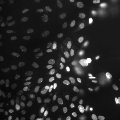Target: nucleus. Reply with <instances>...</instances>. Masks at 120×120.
I'll list each match as a JSON object with an SVG mask.
<instances>
[{"label":"nucleus","mask_w":120,"mask_h":120,"mask_svg":"<svg viewBox=\"0 0 120 120\" xmlns=\"http://www.w3.org/2000/svg\"><path fill=\"white\" fill-rule=\"evenodd\" d=\"M100 68V64L98 61H93L90 62L83 69V72L86 75H89L90 73H94L95 69H98Z\"/></svg>","instance_id":"f257e3e1"},{"label":"nucleus","mask_w":120,"mask_h":120,"mask_svg":"<svg viewBox=\"0 0 120 120\" xmlns=\"http://www.w3.org/2000/svg\"><path fill=\"white\" fill-rule=\"evenodd\" d=\"M105 91V97L108 99H111L113 96L114 87L112 83H109L106 86Z\"/></svg>","instance_id":"f03ea898"},{"label":"nucleus","mask_w":120,"mask_h":120,"mask_svg":"<svg viewBox=\"0 0 120 120\" xmlns=\"http://www.w3.org/2000/svg\"><path fill=\"white\" fill-rule=\"evenodd\" d=\"M40 96L45 103L51 104L53 101V98L52 96L51 95L47 92H41L40 94Z\"/></svg>","instance_id":"7ed1b4c3"},{"label":"nucleus","mask_w":120,"mask_h":120,"mask_svg":"<svg viewBox=\"0 0 120 120\" xmlns=\"http://www.w3.org/2000/svg\"><path fill=\"white\" fill-rule=\"evenodd\" d=\"M56 39V37L55 35L53 34H49L45 36L42 40V41L44 43L49 44L55 41Z\"/></svg>","instance_id":"20e7f679"},{"label":"nucleus","mask_w":120,"mask_h":120,"mask_svg":"<svg viewBox=\"0 0 120 120\" xmlns=\"http://www.w3.org/2000/svg\"><path fill=\"white\" fill-rule=\"evenodd\" d=\"M67 60L65 58L63 57H59L55 60L54 63V65L56 67H59L67 64Z\"/></svg>","instance_id":"39448f33"},{"label":"nucleus","mask_w":120,"mask_h":120,"mask_svg":"<svg viewBox=\"0 0 120 120\" xmlns=\"http://www.w3.org/2000/svg\"><path fill=\"white\" fill-rule=\"evenodd\" d=\"M91 16L94 21L98 23L99 24L101 25V24H102L104 23V20L103 18L101 17L100 14L98 13H92L91 14Z\"/></svg>","instance_id":"423d86ee"},{"label":"nucleus","mask_w":120,"mask_h":120,"mask_svg":"<svg viewBox=\"0 0 120 120\" xmlns=\"http://www.w3.org/2000/svg\"><path fill=\"white\" fill-rule=\"evenodd\" d=\"M24 109L26 111L29 112L34 114H37L39 112L38 109L30 105H25L24 107Z\"/></svg>","instance_id":"0eeeda50"},{"label":"nucleus","mask_w":120,"mask_h":120,"mask_svg":"<svg viewBox=\"0 0 120 120\" xmlns=\"http://www.w3.org/2000/svg\"><path fill=\"white\" fill-rule=\"evenodd\" d=\"M61 77V73L59 72H55L48 73L46 77L51 80H57Z\"/></svg>","instance_id":"6e6552de"},{"label":"nucleus","mask_w":120,"mask_h":120,"mask_svg":"<svg viewBox=\"0 0 120 120\" xmlns=\"http://www.w3.org/2000/svg\"><path fill=\"white\" fill-rule=\"evenodd\" d=\"M87 109V106L85 105H82L79 106L77 107L72 108V111L74 113H82L86 110Z\"/></svg>","instance_id":"1a4fd4ad"},{"label":"nucleus","mask_w":120,"mask_h":120,"mask_svg":"<svg viewBox=\"0 0 120 120\" xmlns=\"http://www.w3.org/2000/svg\"><path fill=\"white\" fill-rule=\"evenodd\" d=\"M31 45V43L29 42H27L24 44L23 45L19 46L16 48V50L19 52L25 51L28 49Z\"/></svg>","instance_id":"9d476101"},{"label":"nucleus","mask_w":120,"mask_h":120,"mask_svg":"<svg viewBox=\"0 0 120 120\" xmlns=\"http://www.w3.org/2000/svg\"><path fill=\"white\" fill-rule=\"evenodd\" d=\"M104 86L103 85H100L96 86L95 87L94 93V96H98L100 95L103 92V90H104Z\"/></svg>","instance_id":"9b49d317"},{"label":"nucleus","mask_w":120,"mask_h":120,"mask_svg":"<svg viewBox=\"0 0 120 120\" xmlns=\"http://www.w3.org/2000/svg\"><path fill=\"white\" fill-rule=\"evenodd\" d=\"M87 19L85 17H79L74 20V23L77 25H85L86 24Z\"/></svg>","instance_id":"f8f14e48"},{"label":"nucleus","mask_w":120,"mask_h":120,"mask_svg":"<svg viewBox=\"0 0 120 120\" xmlns=\"http://www.w3.org/2000/svg\"><path fill=\"white\" fill-rule=\"evenodd\" d=\"M34 77L33 74L31 72L24 73L22 76V79L25 81H28L32 79Z\"/></svg>","instance_id":"ddd939ff"},{"label":"nucleus","mask_w":120,"mask_h":120,"mask_svg":"<svg viewBox=\"0 0 120 120\" xmlns=\"http://www.w3.org/2000/svg\"><path fill=\"white\" fill-rule=\"evenodd\" d=\"M26 36L25 34L23 32H18L13 35V39L14 41H17L24 38Z\"/></svg>","instance_id":"4468645a"},{"label":"nucleus","mask_w":120,"mask_h":120,"mask_svg":"<svg viewBox=\"0 0 120 120\" xmlns=\"http://www.w3.org/2000/svg\"><path fill=\"white\" fill-rule=\"evenodd\" d=\"M58 21V18L56 17H51L45 22V26H49L55 23Z\"/></svg>","instance_id":"2eb2a0df"},{"label":"nucleus","mask_w":120,"mask_h":120,"mask_svg":"<svg viewBox=\"0 0 120 120\" xmlns=\"http://www.w3.org/2000/svg\"><path fill=\"white\" fill-rule=\"evenodd\" d=\"M13 64L17 67H22L26 65V62L23 60H17L14 61Z\"/></svg>","instance_id":"dca6fc26"},{"label":"nucleus","mask_w":120,"mask_h":120,"mask_svg":"<svg viewBox=\"0 0 120 120\" xmlns=\"http://www.w3.org/2000/svg\"><path fill=\"white\" fill-rule=\"evenodd\" d=\"M80 100V97L78 95H76L70 98L67 101L68 105H72L76 102H77Z\"/></svg>","instance_id":"f3484780"},{"label":"nucleus","mask_w":120,"mask_h":120,"mask_svg":"<svg viewBox=\"0 0 120 120\" xmlns=\"http://www.w3.org/2000/svg\"><path fill=\"white\" fill-rule=\"evenodd\" d=\"M114 6L115 11L117 14L120 15V2L118 0H115L114 1Z\"/></svg>","instance_id":"a211bd4d"},{"label":"nucleus","mask_w":120,"mask_h":120,"mask_svg":"<svg viewBox=\"0 0 120 120\" xmlns=\"http://www.w3.org/2000/svg\"><path fill=\"white\" fill-rule=\"evenodd\" d=\"M8 38V35L4 33H0V45H3L4 44L6 39Z\"/></svg>","instance_id":"6ab92c4d"},{"label":"nucleus","mask_w":120,"mask_h":120,"mask_svg":"<svg viewBox=\"0 0 120 120\" xmlns=\"http://www.w3.org/2000/svg\"><path fill=\"white\" fill-rule=\"evenodd\" d=\"M105 101L103 99L98 98L94 99L93 101V102L96 105H101L105 103Z\"/></svg>","instance_id":"aec40b11"},{"label":"nucleus","mask_w":120,"mask_h":120,"mask_svg":"<svg viewBox=\"0 0 120 120\" xmlns=\"http://www.w3.org/2000/svg\"><path fill=\"white\" fill-rule=\"evenodd\" d=\"M9 6V3L8 2L5 0H2L0 1V9H4V8H6Z\"/></svg>","instance_id":"412c9836"},{"label":"nucleus","mask_w":120,"mask_h":120,"mask_svg":"<svg viewBox=\"0 0 120 120\" xmlns=\"http://www.w3.org/2000/svg\"><path fill=\"white\" fill-rule=\"evenodd\" d=\"M9 51H10V49H9V45L7 44L5 45L1 49V52L5 54V53H9Z\"/></svg>","instance_id":"4be33fe9"},{"label":"nucleus","mask_w":120,"mask_h":120,"mask_svg":"<svg viewBox=\"0 0 120 120\" xmlns=\"http://www.w3.org/2000/svg\"><path fill=\"white\" fill-rule=\"evenodd\" d=\"M27 2L28 0H18L19 4L22 8H24L26 7Z\"/></svg>","instance_id":"5701e85b"},{"label":"nucleus","mask_w":120,"mask_h":120,"mask_svg":"<svg viewBox=\"0 0 120 120\" xmlns=\"http://www.w3.org/2000/svg\"><path fill=\"white\" fill-rule=\"evenodd\" d=\"M7 116L5 113L2 112H0V120H7Z\"/></svg>","instance_id":"b1692460"},{"label":"nucleus","mask_w":120,"mask_h":120,"mask_svg":"<svg viewBox=\"0 0 120 120\" xmlns=\"http://www.w3.org/2000/svg\"><path fill=\"white\" fill-rule=\"evenodd\" d=\"M69 1L73 5H78L80 4L81 0H69Z\"/></svg>","instance_id":"393cba45"},{"label":"nucleus","mask_w":120,"mask_h":120,"mask_svg":"<svg viewBox=\"0 0 120 120\" xmlns=\"http://www.w3.org/2000/svg\"><path fill=\"white\" fill-rule=\"evenodd\" d=\"M115 74L117 76H120V67L115 69Z\"/></svg>","instance_id":"a878e982"},{"label":"nucleus","mask_w":120,"mask_h":120,"mask_svg":"<svg viewBox=\"0 0 120 120\" xmlns=\"http://www.w3.org/2000/svg\"><path fill=\"white\" fill-rule=\"evenodd\" d=\"M5 89V87L4 85L0 84V92H2L3 91H4Z\"/></svg>","instance_id":"bb28decb"},{"label":"nucleus","mask_w":120,"mask_h":120,"mask_svg":"<svg viewBox=\"0 0 120 120\" xmlns=\"http://www.w3.org/2000/svg\"><path fill=\"white\" fill-rule=\"evenodd\" d=\"M4 74V69H0V78H1V77L3 76V75Z\"/></svg>","instance_id":"cd10ccee"},{"label":"nucleus","mask_w":120,"mask_h":120,"mask_svg":"<svg viewBox=\"0 0 120 120\" xmlns=\"http://www.w3.org/2000/svg\"><path fill=\"white\" fill-rule=\"evenodd\" d=\"M4 18V16L2 13L0 14V22H1L2 21V20Z\"/></svg>","instance_id":"c85d7f7f"},{"label":"nucleus","mask_w":120,"mask_h":120,"mask_svg":"<svg viewBox=\"0 0 120 120\" xmlns=\"http://www.w3.org/2000/svg\"><path fill=\"white\" fill-rule=\"evenodd\" d=\"M99 120H109V119H108L107 118H101V119Z\"/></svg>","instance_id":"c756f323"},{"label":"nucleus","mask_w":120,"mask_h":120,"mask_svg":"<svg viewBox=\"0 0 120 120\" xmlns=\"http://www.w3.org/2000/svg\"><path fill=\"white\" fill-rule=\"evenodd\" d=\"M119 35H120V30L119 31Z\"/></svg>","instance_id":"7c9ffc66"}]
</instances>
